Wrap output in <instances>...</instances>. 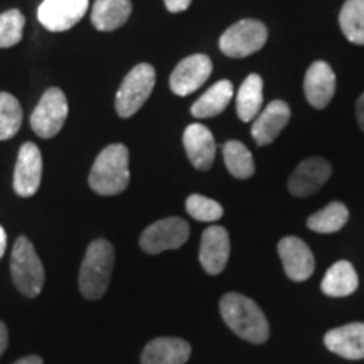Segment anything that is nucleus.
I'll return each instance as SVG.
<instances>
[{"mask_svg":"<svg viewBox=\"0 0 364 364\" xmlns=\"http://www.w3.org/2000/svg\"><path fill=\"white\" fill-rule=\"evenodd\" d=\"M220 312L226 326L241 339L263 344L270 338V324L257 302L238 292L225 294L220 300Z\"/></svg>","mask_w":364,"mask_h":364,"instance_id":"f257e3e1","label":"nucleus"},{"mask_svg":"<svg viewBox=\"0 0 364 364\" xmlns=\"http://www.w3.org/2000/svg\"><path fill=\"white\" fill-rule=\"evenodd\" d=\"M129 149L124 144L105 147L90 172V188L100 196H117L129 188Z\"/></svg>","mask_w":364,"mask_h":364,"instance_id":"f03ea898","label":"nucleus"},{"mask_svg":"<svg viewBox=\"0 0 364 364\" xmlns=\"http://www.w3.org/2000/svg\"><path fill=\"white\" fill-rule=\"evenodd\" d=\"M115 250L108 240H95L86 248L80 268V292L85 299L98 300L110 287Z\"/></svg>","mask_w":364,"mask_h":364,"instance_id":"7ed1b4c3","label":"nucleus"},{"mask_svg":"<svg viewBox=\"0 0 364 364\" xmlns=\"http://www.w3.org/2000/svg\"><path fill=\"white\" fill-rule=\"evenodd\" d=\"M12 280L17 290L26 297L34 299L43 292L44 267L29 238L19 236L14 243L11 260Z\"/></svg>","mask_w":364,"mask_h":364,"instance_id":"20e7f679","label":"nucleus"},{"mask_svg":"<svg viewBox=\"0 0 364 364\" xmlns=\"http://www.w3.org/2000/svg\"><path fill=\"white\" fill-rule=\"evenodd\" d=\"M156 86V70L152 65L142 63L134 66L125 76L115 98L117 113L122 118L134 117L147 102Z\"/></svg>","mask_w":364,"mask_h":364,"instance_id":"39448f33","label":"nucleus"},{"mask_svg":"<svg viewBox=\"0 0 364 364\" xmlns=\"http://www.w3.org/2000/svg\"><path fill=\"white\" fill-rule=\"evenodd\" d=\"M268 31L260 21L243 19L230 26L220 38V49L230 58H247L267 44Z\"/></svg>","mask_w":364,"mask_h":364,"instance_id":"423d86ee","label":"nucleus"},{"mask_svg":"<svg viewBox=\"0 0 364 364\" xmlns=\"http://www.w3.org/2000/svg\"><path fill=\"white\" fill-rule=\"evenodd\" d=\"M68 113L66 95L59 88H49L31 115V127L41 139H53L66 124Z\"/></svg>","mask_w":364,"mask_h":364,"instance_id":"0eeeda50","label":"nucleus"},{"mask_svg":"<svg viewBox=\"0 0 364 364\" xmlns=\"http://www.w3.org/2000/svg\"><path fill=\"white\" fill-rule=\"evenodd\" d=\"M191 228L182 218H164L147 226L140 236V248L149 255L181 248L189 240Z\"/></svg>","mask_w":364,"mask_h":364,"instance_id":"6e6552de","label":"nucleus"},{"mask_svg":"<svg viewBox=\"0 0 364 364\" xmlns=\"http://www.w3.org/2000/svg\"><path fill=\"white\" fill-rule=\"evenodd\" d=\"M90 0H44L38 9V19L51 33L71 29L88 12Z\"/></svg>","mask_w":364,"mask_h":364,"instance_id":"1a4fd4ad","label":"nucleus"},{"mask_svg":"<svg viewBox=\"0 0 364 364\" xmlns=\"http://www.w3.org/2000/svg\"><path fill=\"white\" fill-rule=\"evenodd\" d=\"M213 73V61L206 54H193L182 59L172 71L169 85L172 93L179 97H188L206 83Z\"/></svg>","mask_w":364,"mask_h":364,"instance_id":"9d476101","label":"nucleus"},{"mask_svg":"<svg viewBox=\"0 0 364 364\" xmlns=\"http://www.w3.org/2000/svg\"><path fill=\"white\" fill-rule=\"evenodd\" d=\"M43 179V154L33 142H26L17 156L14 171V191L21 198H31L38 193Z\"/></svg>","mask_w":364,"mask_h":364,"instance_id":"9b49d317","label":"nucleus"},{"mask_svg":"<svg viewBox=\"0 0 364 364\" xmlns=\"http://www.w3.org/2000/svg\"><path fill=\"white\" fill-rule=\"evenodd\" d=\"M331 174L332 167L326 159L309 157L295 167L287 186H289L290 194L295 198H307V196L316 194L318 189L324 188Z\"/></svg>","mask_w":364,"mask_h":364,"instance_id":"f8f14e48","label":"nucleus"},{"mask_svg":"<svg viewBox=\"0 0 364 364\" xmlns=\"http://www.w3.org/2000/svg\"><path fill=\"white\" fill-rule=\"evenodd\" d=\"M279 255L290 280L306 282L316 268V260L309 245L297 236H285L279 241Z\"/></svg>","mask_w":364,"mask_h":364,"instance_id":"ddd939ff","label":"nucleus"},{"mask_svg":"<svg viewBox=\"0 0 364 364\" xmlns=\"http://www.w3.org/2000/svg\"><path fill=\"white\" fill-rule=\"evenodd\" d=\"M231 243L226 228L213 225L204 230L199 248V262L209 275H220L230 260Z\"/></svg>","mask_w":364,"mask_h":364,"instance_id":"4468645a","label":"nucleus"},{"mask_svg":"<svg viewBox=\"0 0 364 364\" xmlns=\"http://www.w3.org/2000/svg\"><path fill=\"white\" fill-rule=\"evenodd\" d=\"M290 120V107L284 100H273L270 105L262 108L252 125V136L260 147L272 144Z\"/></svg>","mask_w":364,"mask_h":364,"instance_id":"2eb2a0df","label":"nucleus"},{"mask_svg":"<svg viewBox=\"0 0 364 364\" xmlns=\"http://www.w3.org/2000/svg\"><path fill=\"white\" fill-rule=\"evenodd\" d=\"M304 93L311 107L322 110L336 93V75L326 61H316L309 66L304 78Z\"/></svg>","mask_w":364,"mask_h":364,"instance_id":"dca6fc26","label":"nucleus"},{"mask_svg":"<svg viewBox=\"0 0 364 364\" xmlns=\"http://www.w3.org/2000/svg\"><path fill=\"white\" fill-rule=\"evenodd\" d=\"M184 142L186 154L189 161L198 171H209L216 157V142L211 130L203 124H191L184 130Z\"/></svg>","mask_w":364,"mask_h":364,"instance_id":"f3484780","label":"nucleus"},{"mask_svg":"<svg viewBox=\"0 0 364 364\" xmlns=\"http://www.w3.org/2000/svg\"><path fill=\"white\" fill-rule=\"evenodd\" d=\"M324 344L331 353L344 359H364V322H351L324 336Z\"/></svg>","mask_w":364,"mask_h":364,"instance_id":"a211bd4d","label":"nucleus"},{"mask_svg":"<svg viewBox=\"0 0 364 364\" xmlns=\"http://www.w3.org/2000/svg\"><path fill=\"white\" fill-rule=\"evenodd\" d=\"M191 344L181 338H156L145 346L142 364H186L189 361Z\"/></svg>","mask_w":364,"mask_h":364,"instance_id":"6ab92c4d","label":"nucleus"},{"mask_svg":"<svg viewBox=\"0 0 364 364\" xmlns=\"http://www.w3.org/2000/svg\"><path fill=\"white\" fill-rule=\"evenodd\" d=\"M358 285V273L351 262L339 260L326 272L321 289L327 297H348V295L356 292Z\"/></svg>","mask_w":364,"mask_h":364,"instance_id":"aec40b11","label":"nucleus"},{"mask_svg":"<svg viewBox=\"0 0 364 364\" xmlns=\"http://www.w3.org/2000/svg\"><path fill=\"white\" fill-rule=\"evenodd\" d=\"M132 14L130 0H97L91 11V22L98 31L110 33L129 21Z\"/></svg>","mask_w":364,"mask_h":364,"instance_id":"412c9836","label":"nucleus"},{"mask_svg":"<svg viewBox=\"0 0 364 364\" xmlns=\"http://www.w3.org/2000/svg\"><path fill=\"white\" fill-rule=\"evenodd\" d=\"M263 108V80L260 75H248L236 93V113L243 124L253 122Z\"/></svg>","mask_w":364,"mask_h":364,"instance_id":"4be33fe9","label":"nucleus"},{"mask_svg":"<svg viewBox=\"0 0 364 364\" xmlns=\"http://www.w3.org/2000/svg\"><path fill=\"white\" fill-rule=\"evenodd\" d=\"M235 90L231 81L221 80L216 85H213L201 98L198 100L191 108V113L196 118H211L220 115L221 112L226 110L233 98Z\"/></svg>","mask_w":364,"mask_h":364,"instance_id":"5701e85b","label":"nucleus"},{"mask_svg":"<svg viewBox=\"0 0 364 364\" xmlns=\"http://www.w3.org/2000/svg\"><path fill=\"white\" fill-rule=\"evenodd\" d=\"M349 220V209L346 208V204L339 201H332L327 204L326 208H322L321 211L314 213L309 216L307 226L309 230L316 231V233H338L339 230H343L346 223Z\"/></svg>","mask_w":364,"mask_h":364,"instance_id":"b1692460","label":"nucleus"},{"mask_svg":"<svg viewBox=\"0 0 364 364\" xmlns=\"http://www.w3.org/2000/svg\"><path fill=\"white\" fill-rule=\"evenodd\" d=\"M223 157L230 174L236 179H250L255 174V161L247 145L238 140H230L223 145Z\"/></svg>","mask_w":364,"mask_h":364,"instance_id":"393cba45","label":"nucleus"},{"mask_svg":"<svg viewBox=\"0 0 364 364\" xmlns=\"http://www.w3.org/2000/svg\"><path fill=\"white\" fill-rule=\"evenodd\" d=\"M339 26L349 43L364 44V0H346L339 14Z\"/></svg>","mask_w":364,"mask_h":364,"instance_id":"a878e982","label":"nucleus"},{"mask_svg":"<svg viewBox=\"0 0 364 364\" xmlns=\"http://www.w3.org/2000/svg\"><path fill=\"white\" fill-rule=\"evenodd\" d=\"M22 125V107L11 93L0 91V140H9Z\"/></svg>","mask_w":364,"mask_h":364,"instance_id":"bb28decb","label":"nucleus"},{"mask_svg":"<svg viewBox=\"0 0 364 364\" xmlns=\"http://www.w3.org/2000/svg\"><path fill=\"white\" fill-rule=\"evenodd\" d=\"M24 26L26 17L17 9L0 14V49L19 44L24 34Z\"/></svg>","mask_w":364,"mask_h":364,"instance_id":"cd10ccee","label":"nucleus"},{"mask_svg":"<svg viewBox=\"0 0 364 364\" xmlns=\"http://www.w3.org/2000/svg\"><path fill=\"white\" fill-rule=\"evenodd\" d=\"M186 211L193 216L196 221L215 223L223 218V206L215 199H209L201 194H191L186 199Z\"/></svg>","mask_w":364,"mask_h":364,"instance_id":"c85d7f7f","label":"nucleus"},{"mask_svg":"<svg viewBox=\"0 0 364 364\" xmlns=\"http://www.w3.org/2000/svg\"><path fill=\"white\" fill-rule=\"evenodd\" d=\"M164 4H166L167 11L169 12L179 14V12L188 11L191 4H193V0H164Z\"/></svg>","mask_w":364,"mask_h":364,"instance_id":"c756f323","label":"nucleus"},{"mask_svg":"<svg viewBox=\"0 0 364 364\" xmlns=\"http://www.w3.org/2000/svg\"><path fill=\"white\" fill-rule=\"evenodd\" d=\"M356 118H358L359 129L364 132V93L358 98L356 102Z\"/></svg>","mask_w":364,"mask_h":364,"instance_id":"7c9ffc66","label":"nucleus"},{"mask_svg":"<svg viewBox=\"0 0 364 364\" xmlns=\"http://www.w3.org/2000/svg\"><path fill=\"white\" fill-rule=\"evenodd\" d=\"M7 344H9V332H7V327L4 324L2 321H0V358H2L4 351L7 349Z\"/></svg>","mask_w":364,"mask_h":364,"instance_id":"2f4dec72","label":"nucleus"},{"mask_svg":"<svg viewBox=\"0 0 364 364\" xmlns=\"http://www.w3.org/2000/svg\"><path fill=\"white\" fill-rule=\"evenodd\" d=\"M14 364H43V359H41L39 356H34V354H31V356L17 359Z\"/></svg>","mask_w":364,"mask_h":364,"instance_id":"473e14b6","label":"nucleus"},{"mask_svg":"<svg viewBox=\"0 0 364 364\" xmlns=\"http://www.w3.org/2000/svg\"><path fill=\"white\" fill-rule=\"evenodd\" d=\"M6 248H7V235H6V230L0 226V258H2L4 253H6Z\"/></svg>","mask_w":364,"mask_h":364,"instance_id":"72a5a7b5","label":"nucleus"}]
</instances>
